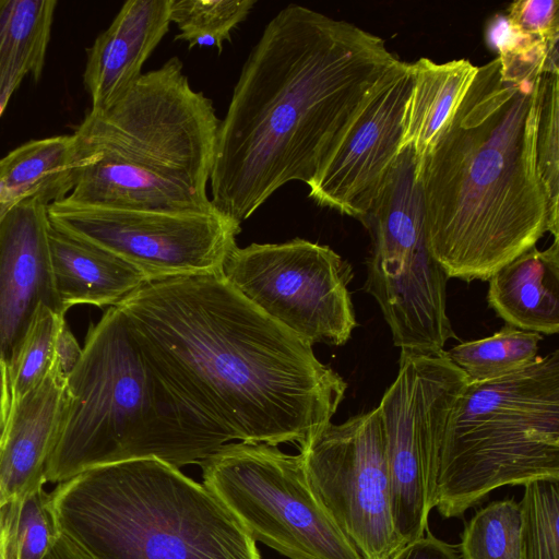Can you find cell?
Wrapping results in <instances>:
<instances>
[{
	"label": "cell",
	"instance_id": "d6a6232c",
	"mask_svg": "<svg viewBox=\"0 0 559 559\" xmlns=\"http://www.w3.org/2000/svg\"><path fill=\"white\" fill-rule=\"evenodd\" d=\"M44 559H94L71 538L60 533Z\"/></svg>",
	"mask_w": 559,
	"mask_h": 559
},
{
	"label": "cell",
	"instance_id": "8992f818",
	"mask_svg": "<svg viewBox=\"0 0 559 559\" xmlns=\"http://www.w3.org/2000/svg\"><path fill=\"white\" fill-rule=\"evenodd\" d=\"M57 530L94 559H262L203 485L155 457L84 471L49 493Z\"/></svg>",
	"mask_w": 559,
	"mask_h": 559
},
{
	"label": "cell",
	"instance_id": "4316f807",
	"mask_svg": "<svg viewBox=\"0 0 559 559\" xmlns=\"http://www.w3.org/2000/svg\"><path fill=\"white\" fill-rule=\"evenodd\" d=\"M521 559H559V481L524 485Z\"/></svg>",
	"mask_w": 559,
	"mask_h": 559
},
{
	"label": "cell",
	"instance_id": "1f68e13d",
	"mask_svg": "<svg viewBox=\"0 0 559 559\" xmlns=\"http://www.w3.org/2000/svg\"><path fill=\"white\" fill-rule=\"evenodd\" d=\"M82 355V347L68 328L66 321L62 323L55 344V360L61 373L68 378L76 366Z\"/></svg>",
	"mask_w": 559,
	"mask_h": 559
},
{
	"label": "cell",
	"instance_id": "7402d4cb",
	"mask_svg": "<svg viewBox=\"0 0 559 559\" xmlns=\"http://www.w3.org/2000/svg\"><path fill=\"white\" fill-rule=\"evenodd\" d=\"M56 5V0H0V116L27 75L40 78Z\"/></svg>",
	"mask_w": 559,
	"mask_h": 559
},
{
	"label": "cell",
	"instance_id": "4fadbf2b",
	"mask_svg": "<svg viewBox=\"0 0 559 559\" xmlns=\"http://www.w3.org/2000/svg\"><path fill=\"white\" fill-rule=\"evenodd\" d=\"M50 225L96 245L138 269L148 282L221 274L241 225L216 209L158 212L82 205H48Z\"/></svg>",
	"mask_w": 559,
	"mask_h": 559
},
{
	"label": "cell",
	"instance_id": "d6986e66",
	"mask_svg": "<svg viewBox=\"0 0 559 559\" xmlns=\"http://www.w3.org/2000/svg\"><path fill=\"white\" fill-rule=\"evenodd\" d=\"M487 301L506 324L538 334L559 332V239L530 248L496 271Z\"/></svg>",
	"mask_w": 559,
	"mask_h": 559
},
{
	"label": "cell",
	"instance_id": "cb8c5ba5",
	"mask_svg": "<svg viewBox=\"0 0 559 559\" xmlns=\"http://www.w3.org/2000/svg\"><path fill=\"white\" fill-rule=\"evenodd\" d=\"M255 0H170V23L179 33L175 40L193 47H215L221 53L231 32L243 22Z\"/></svg>",
	"mask_w": 559,
	"mask_h": 559
},
{
	"label": "cell",
	"instance_id": "9a60e30c",
	"mask_svg": "<svg viewBox=\"0 0 559 559\" xmlns=\"http://www.w3.org/2000/svg\"><path fill=\"white\" fill-rule=\"evenodd\" d=\"M48 205L25 200L0 216V355L9 368L40 305L64 316L49 250Z\"/></svg>",
	"mask_w": 559,
	"mask_h": 559
},
{
	"label": "cell",
	"instance_id": "5b68a950",
	"mask_svg": "<svg viewBox=\"0 0 559 559\" xmlns=\"http://www.w3.org/2000/svg\"><path fill=\"white\" fill-rule=\"evenodd\" d=\"M228 442L162 380L121 309L109 307L88 330L67 378L45 480L59 484L93 467L138 459L177 467L200 464Z\"/></svg>",
	"mask_w": 559,
	"mask_h": 559
},
{
	"label": "cell",
	"instance_id": "7c38bea8",
	"mask_svg": "<svg viewBox=\"0 0 559 559\" xmlns=\"http://www.w3.org/2000/svg\"><path fill=\"white\" fill-rule=\"evenodd\" d=\"M299 448L312 492L362 559H391L405 546L392 516L379 406L326 424Z\"/></svg>",
	"mask_w": 559,
	"mask_h": 559
},
{
	"label": "cell",
	"instance_id": "5bb4252c",
	"mask_svg": "<svg viewBox=\"0 0 559 559\" xmlns=\"http://www.w3.org/2000/svg\"><path fill=\"white\" fill-rule=\"evenodd\" d=\"M412 88L411 63L400 61L308 186L309 198L360 222L366 217L400 152Z\"/></svg>",
	"mask_w": 559,
	"mask_h": 559
},
{
	"label": "cell",
	"instance_id": "e575fe53",
	"mask_svg": "<svg viewBox=\"0 0 559 559\" xmlns=\"http://www.w3.org/2000/svg\"><path fill=\"white\" fill-rule=\"evenodd\" d=\"M0 559H10L8 552V515L7 503L0 509Z\"/></svg>",
	"mask_w": 559,
	"mask_h": 559
},
{
	"label": "cell",
	"instance_id": "9c48e42d",
	"mask_svg": "<svg viewBox=\"0 0 559 559\" xmlns=\"http://www.w3.org/2000/svg\"><path fill=\"white\" fill-rule=\"evenodd\" d=\"M199 465L203 485L255 542L289 559H362L312 492L300 454L228 442Z\"/></svg>",
	"mask_w": 559,
	"mask_h": 559
},
{
	"label": "cell",
	"instance_id": "f1b7e54d",
	"mask_svg": "<svg viewBox=\"0 0 559 559\" xmlns=\"http://www.w3.org/2000/svg\"><path fill=\"white\" fill-rule=\"evenodd\" d=\"M64 316L40 305L27 333L8 368L11 401L36 386L49 371L58 332Z\"/></svg>",
	"mask_w": 559,
	"mask_h": 559
},
{
	"label": "cell",
	"instance_id": "2e32d148",
	"mask_svg": "<svg viewBox=\"0 0 559 559\" xmlns=\"http://www.w3.org/2000/svg\"><path fill=\"white\" fill-rule=\"evenodd\" d=\"M67 378L55 360L43 380L11 401L0 441V501L5 504L45 485L66 402Z\"/></svg>",
	"mask_w": 559,
	"mask_h": 559
},
{
	"label": "cell",
	"instance_id": "52a82bcc",
	"mask_svg": "<svg viewBox=\"0 0 559 559\" xmlns=\"http://www.w3.org/2000/svg\"><path fill=\"white\" fill-rule=\"evenodd\" d=\"M559 481V350L467 383L445 430L435 509L460 518L504 486Z\"/></svg>",
	"mask_w": 559,
	"mask_h": 559
},
{
	"label": "cell",
	"instance_id": "30bf717a",
	"mask_svg": "<svg viewBox=\"0 0 559 559\" xmlns=\"http://www.w3.org/2000/svg\"><path fill=\"white\" fill-rule=\"evenodd\" d=\"M466 384L464 372L445 350L401 352L397 376L379 404L392 516L405 545L429 527L448 421Z\"/></svg>",
	"mask_w": 559,
	"mask_h": 559
},
{
	"label": "cell",
	"instance_id": "d4e9b609",
	"mask_svg": "<svg viewBox=\"0 0 559 559\" xmlns=\"http://www.w3.org/2000/svg\"><path fill=\"white\" fill-rule=\"evenodd\" d=\"M521 511L513 498L495 500L465 524L459 549L463 559H521Z\"/></svg>",
	"mask_w": 559,
	"mask_h": 559
},
{
	"label": "cell",
	"instance_id": "6da1fadb",
	"mask_svg": "<svg viewBox=\"0 0 559 559\" xmlns=\"http://www.w3.org/2000/svg\"><path fill=\"white\" fill-rule=\"evenodd\" d=\"M148 365L229 441L301 445L347 383L221 274L150 282L117 306Z\"/></svg>",
	"mask_w": 559,
	"mask_h": 559
},
{
	"label": "cell",
	"instance_id": "7a4b0ae2",
	"mask_svg": "<svg viewBox=\"0 0 559 559\" xmlns=\"http://www.w3.org/2000/svg\"><path fill=\"white\" fill-rule=\"evenodd\" d=\"M400 61L353 23L283 8L251 49L219 122L213 206L241 225L288 182L309 186Z\"/></svg>",
	"mask_w": 559,
	"mask_h": 559
},
{
	"label": "cell",
	"instance_id": "f546056e",
	"mask_svg": "<svg viewBox=\"0 0 559 559\" xmlns=\"http://www.w3.org/2000/svg\"><path fill=\"white\" fill-rule=\"evenodd\" d=\"M558 8V0H519L510 4L506 19L516 35L554 44L559 40Z\"/></svg>",
	"mask_w": 559,
	"mask_h": 559
},
{
	"label": "cell",
	"instance_id": "e0dca14e",
	"mask_svg": "<svg viewBox=\"0 0 559 559\" xmlns=\"http://www.w3.org/2000/svg\"><path fill=\"white\" fill-rule=\"evenodd\" d=\"M170 0H128L87 50L83 73L91 109H103L123 94L169 31Z\"/></svg>",
	"mask_w": 559,
	"mask_h": 559
},
{
	"label": "cell",
	"instance_id": "836d02e7",
	"mask_svg": "<svg viewBox=\"0 0 559 559\" xmlns=\"http://www.w3.org/2000/svg\"><path fill=\"white\" fill-rule=\"evenodd\" d=\"M11 408V390L8 367L0 355V441L4 433Z\"/></svg>",
	"mask_w": 559,
	"mask_h": 559
},
{
	"label": "cell",
	"instance_id": "ac0fdd59",
	"mask_svg": "<svg viewBox=\"0 0 559 559\" xmlns=\"http://www.w3.org/2000/svg\"><path fill=\"white\" fill-rule=\"evenodd\" d=\"M52 275L62 311L75 305L117 307L150 283L114 253L50 225Z\"/></svg>",
	"mask_w": 559,
	"mask_h": 559
},
{
	"label": "cell",
	"instance_id": "8fae6325",
	"mask_svg": "<svg viewBox=\"0 0 559 559\" xmlns=\"http://www.w3.org/2000/svg\"><path fill=\"white\" fill-rule=\"evenodd\" d=\"M225 281L271 320L313 345H344L357 326L350 264L328 246L301 238L237 246Z\"/></svg>",
	"mask_w": 559,
	"mask_h": 559
},
{
	"label": "cell",
	"instance_id": "277c9868",
	"mask_svg": "<svg viewBox=\"0 0 559 559\" xmlns=\"http://www.w3.org/2000/svg\"><path fill=\"white\" fill-rule=\"evenodd\" d=\"M218 119L192 88L178 57L143 73L74 134L91 162L64 199L71 203L158 212L215 209L207 194Z\"/></svg>",
	"mask_w": 559,
	"mask_h": 559
},
{
	"label": "cell",
	"instance_id": "ffe728a7",
	"mask_svg": "<svg viewBox=\"0 0 559 559\" xmlns=\"http://www.w3.org/2000/svg\"><path fill=\"white\" fill-rule=\"evenodd\" d=\"M90 162L74 133L15 147L0 158V216L25 200L49 205L66 199Z\"/></svg>",
	"mask_w": 559,
	"mask_h": 559
},
{
	"label": "cell",
	"instance_id": "4dcf8cb0",
	"mask_svg": "<svg viewBox=\"0 0 559 559\" xmlns=\"http://www.w3.org/2000/svg\"><path fill=\"white\" fill-rule=\"evenodd\" d=\"M391 559H463L457 544L436 537L428 527L423 537L403 546Z\"/></svg>",
	"mask_w": 559,
	"mask_h": 559
},
{
	"label": "cell",
	"instance_id": "d590c367",
	"mask_svg": "<svg viewBox=\"0 0 559 559\" xmlns=\"http://www.w3.org/2000/svg\"><path fill=\"white\" fill-rule=\"evenodd\" d=\"M2 506H3V503L0 501V509H1Z\"/></svg>",
	"mask_w": 559,
	"mask_h": 559
},
{
	"label": "cell",
	"instance_id": "44dd1931",
	"mask_svg": "<svg viewBox=\"0 0 559 559\" xmlns=\"http://www.w3.org/2000/svg\"><path fill=\"white\" fill-rule=\"evenodd\" d=\"M411 69L413 88L404 114L400 150L412 147L416 174L450 114L467 91L477 67L467 59L437 63L420 58L411 63Z\"/></svg>",
	"mask_w": 559,
	"mask_h": 559
},
{
	"label": "cell",
	"instance_id": "603a6c76",
	"mask_svg": "<svg viewBox=\"0 0 559 559\" xmlns=\"http://www.w3.org/2000/svg\"><path fill=\"white\" fill-rule=\"evenodd\" d=\"M542 340V334L504 324L493 335L463 342L445 354L464 372L467 383H480L504 377L533 362L538 357Z\"/></svg>",
	"mask_w": 559,
	"mask_h": 559
},
{
	"label": "cell",
	"instance_id": "484cf974",
	"mask_svg": "<svg viewBox=\"0 0 559 559\" xmlns=\"http://www.w3.org/2000/svg\"><path fill=\"white\" fill-rule=\"evenodd\" d=\"M535 156L547 200L549 233L559 239V70L545 71L540 78Z\"/></svg>",
	"mask_w": 559,
	"mask_h": 559
},
{
	"label": "cell",
	"instance_id": "3957f363",
	"mask_svg": "<svg viewBox=\"0 0 559 559\" xmlns=\"http://www.w3.org/2000/svg\"><path fill=\"white\" fill-rule=\"evenodd\" d=\"M544 72L477 67L416 171L430 253L449 278L488 281L549 233L536 169Z\"/></svg>",
	"mask_w": 559,
	"mask_h": 559
},
{
	"label": "cell",
	"instance_id": "83f0119b",
	"mask_svg": "<svg viewBox=\"0 0 559 559\" xmlns=\"http://www.w3.org/2000/svg\"><path fill=\"white\" fill-rule=\"evenodd\" d=\"M10 559H44L59 534L44 486L7 503Z\"/></svg>",
	"mask_w": 559,
	"mask_h": 559
},
{
	"label": "cell",
	"instance_id": "ba28073f",
	"mask_svg": "<svg viewBox=\"0 0 559 559\" xmlns=\"http://www.w3.org/2000/svg\"><path fill=\"white\" fill-rule=\"evenodd\" d=\"M411 146L400 150L361 223L371 238L365 289L401 352L437 354L455 338L447 313L449 277L429 251Z\"/></svg>",
	"mask_w": 559,
	"mask_h": 559
}]
</instances>
